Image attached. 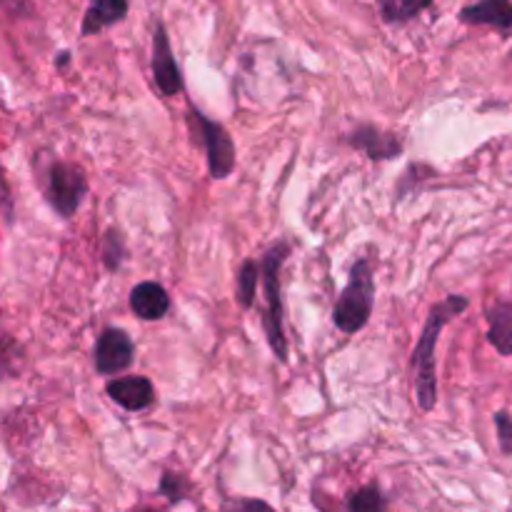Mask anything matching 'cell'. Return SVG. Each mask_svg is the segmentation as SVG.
<instances>
[{"label":"cell","instance_id":"8fae6325","mask_svg":"<svg viewBox=\"0 0 512 512\" xmlns=\"http://www.w3.org/2000/svg\"><path fill=\"white\" fill-rule=\"evenodd\" d=\"M130 308L143 320H160L170 308V298L163 285L140 283L130 293Z\"/></svg>","mask_w":512,"mask_h":512},{"label":"cell","instance_id":"9c48e42d","mask_svg":"<svg viewBox=\"0 0 512 512\" xmlns=\"http://www.w3.org/2000/svg\"><path fill=\"white\" fill-rule=\"evenodd\" d=\"M460 20L468 25H490L495 30H512V0H475L460 10Z\"/></svg>","mask_w":512,"mask_h":512},{"label":"cell","instance_id":"4fadbf2b","mask_svg":"<svg viewBox=\"0 0 512 512\" xmlns=\"http://www.w3.org/2000/svg\"><path fill=\"white\" fill-rule=\"evenodd\" d=\"M125 15H128V0H90L80 33L95 35L108 25L120 23Z\"/></svg>","mask_w":512,"mask_h":512},{"label":"cell","instance_id":"3957f363","mask_svg":"<svg viewBox=\"0 0 512 512\" xmlns=\"http://www.w3.org/2000/svg\"><path fill=\"white\" fill-rule=\"evenodd\" d=\"M290 253L288 243H278L275 248H270L265 253L263 260V285H265V300H268V308H265V333H268L270 350L275 353V358L280 363L288 360V343H285L283 333V300H280V268H283L285 258Z\"/></svg>","mask_w":512,"mask_h":512},{"label":"cell","instance_id":"7c38bea8","mask_svg":"<svg viewBox=\"0 0 512 512\" xmlns=\"http://www.w3.org/2000/svg\"><path fill=\"white\" fill-rule=\"evenodd\" d=\"M488 340L500 355L512 358V300H500L490 305L488 313Z\"/></svg>","mask_w":512,"mask_h":512},{"label":"cell","instance_id":"5bb4252c","mask_svg":"<svg viewBox=\"0 0 512 512\" xmlns=\"http://www.w3.org/2000/svg\"><path fill=\"white\" fill-rule=\"evenodd\" d=\"M433 0H378L380 15H383L388 23H408L415 15L423 13L425 8H430Z\"/></svg>","mask_w":512,"mask_h":512},{"label":"cell","instance_id":"d6986e66","mask_svg":"<svg viewBox=\"0 0 512 512\" xmlns=\"http://www.w3.org/2000/svg\"><path fill=\"white\" fill-rule=\"evenodd\" d=\"M225 512H275L263 500H228Z\"/></svg>","mask_w":512,"mask_h":512},{"label":"cell","instance_id":"52a82bcc","mask_svg":"<svg viewBox=\"0 0 512 512\" xmlns=\"http://www.w3.org/2000/svg\"><path fill=\"white\" fill-rule=\"evenodd\" d=\"M153 78L163 95H178L183 90V75H180L178 63H175V55L170 50V40L163 25H158L153 35Z\"/></svg>","mask_w":512,"mask_h":512},{"label":"cell","instance_id":"ffe728a7","mask_svg":"<svg viewBox=\"0 0 512 512\" xmlns=\"http://www.w3.org/2000/svg\"><path fill=\"white\" fill-rule=\"evenodd\" d=\"M145 512H155V510H145Z\"/></svg>","mask_w":512,"mask_h":512},{"label":"cell","instance_id":"5b68a950","mask_svg":"<svg viewBox=\"0 0 512 512\" xmlns=\"http://www.w3.org/2000/svg\"><path fill=\"white\" fill-rule=\"evenodd\" d=\"M85 193H88V180L78 165L55 163L50 168L48 198L50 205L60 213V218H70L80 208Z\"/></svg>","mask_w":512,"mask_h":512},{"label":"cell","instance_id":"ac0fdd59","mask_svg":"<svg viewBox=\"0 0 512 512\" xmlns=\"http://www.w3.org/2000/svg\"><path fill=\"white\" fill-rule=\"evenodd\" d=\"M185 480L180 478V475H173V473H165L163 475V483H160V493L168 495V500H173V503H180V500L185 498Z\"/></svg>","mask_w":512,"mask_h":512},{"label":"cell","instance_id":"8992f818","mask_svg":"<svg viewBox=\"0 0 512 512\" xmlns=\"http://www.w3.org/2000/svg\"><path fill=\"white\" fill-rule=\"evenodd\" d=\"M135 358V345L130 335L120 328L103 330L95 345V368L100 375H115L128 368Z\"/></svg>","mask_w":512,"mask_h":512},{"label":"cell","instance_id":"30bf717a","mask_svg":"<svg viewBox=\"0 0 512 512\" xmlns=\"http://www.w3.org/2000/svg\"><path fill=\"white\" fill-rule=\"evenodd\" d=\"M350 143L363 150V153H368V158L373 160H390L403 153V145H400V140L395 135L383 133V130L373 128V125H365V128L355 130L350 135Z\"/></svg>","mask_w":512,"mask_h":512},{"label":"cell","instance_id":"e0dca14e","mask_svg":"<svg viewBox=\"0 0 512 512\" xmlns=\"http://www.w3.org/2000/svg\"><path fill=\"white\" fill-rule=\"evenodd\" d=\"M495 428H498L500 450H503L505 455H512V415L508 410L495 413Z\"/></svg>","mask_w":512,"mask_h":512},{"label":"cell","instance_id":"7a4b0ae2","mask_svg":"<svg viewBox=\"0 0 512 512\" xmlns=\"http://www.w3.org/2000/svg\"><path fill=\"white\" fill-rule=\"evenodd\" d=\"M373 300H375V285H373V270H370L368 260H358L350 270L348 288L340 295L338 305L333 310V320L338 330L343 333H358L368 325L370 315H373Z\"/></svg>","mask_w":512,"mask_h":512},{"label":"cell","instance_id":"ba28073f","mask_svg":"<svg viewBox=\"0 0 512 512\" xmlns=\"http://www.w3.org/2000/svg\"><path fill=\"white\" fill-rule=\"evenodd\" d=\"M108 395L125 410H145L153 405L155 390L153 383L143 375H128V378H115L108 383Z\"/></svg>","mask_w":512,"mask_h":512},{"label":"cell","instance_id":"2e32d148","mask_svg":"<svg viewBox=\"0 0 512 512\" xmlns=\"http://www.w3.org/2000/svg\"><path fill=\"white\" fill-rule=\"evenodd\" d=\"M348 512H385V500L375 485L360 488L358 493L350 495Z\"/></svg>","mask_w":512,"mask_h":512},{"label":"cell","instance_id":"9a60e30c","mask_svg":"<svg viewBox=\"0 0 512 512\" xmlns=\"http://www.w3.org/2000/svg\"><path fill=\"white\" fill-rule=\"evenodd\" d=\"M258 278H260V268L255 265V260H245V263L240 265V273H238V300L243 308H253L255 305Z\"/></svg>","mask_w":512,"mask_h":512},{"label":"cell","instance_id":"277c9868","mask_svg":"<svg viewBox=\"0 0 512 512\" xmlns=\"http://www.w3.org/2000/svg\"><path fill=\"white\" fill-rule=\"evenodd\" d=\"M190 125H193V130L198 128V138L203 140L205 145L210 178H228L235 168V145L233 140H230L228 130L220 123H213V120H208L205 115H200L198 110H190Z\"/></svg>","mask_w":512,"mask_h":512},{"label":"cell","instance_id":"6da1fadb","mask_svg":"<svg viewBox=\"0 0 512 512\" xmlns=\"http://www.w3.org/2000/svg\"><path fill=\"white\" fill-rule=\"evenodd\" d=\"M470 300L465 295H448L443 303L433 305L425 323L423 335H420L418 345L413 353V370H415V395H418V405L423 410H433L438 403V373H435V348H438V338L443 333L445 325L460 313H465Z\"/></svg>","mask_w":512,"mask_h":512}]
</instances>
